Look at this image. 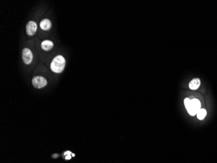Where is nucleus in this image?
Instances as JSON below:
<instances>
[{
    "instance_id": "1",
    "label": "nucleus",
    "mask_w": 217,
    "mask_h": 163,
    "mask_svg": "<svg viewBox=\"0 0 217 163\" xmlns=\"http://www.w3.org/2000/svg\"><path fill=\"white\" fill-rule=\"evenodd\" d=\"M66 61L65 59L64 58V57L59 55V56H56L52 61L50 67H51V70L54 73H61L63 72L65 67Z\"/></svg>"
},
{
    "instance_id": "2",
    "label": "nucleus",
    "mask_w": 217,
    "mask_h": 163,
    "mask_svg": "<svg viewBox=\"0 0 217 163\" xmlns=\"http://www.w3.org/2000/svg\"><path fill=\"white\" fill-rule=\"evenodd\" d=\"M200 109L201 103L199 101V100L197 99V98L192 99L191 105L187 108L189 114L191 115V116H195Z\"/></svg>"
},
{
    "instance_id": "3",
    "label": "nucleus",
    "mask_w": 217,
    "mask_h": 163,
    "mask_svg": "<svg viewBox=\"0 0 217 163\" xmlns=\"http://www.w3.org/2000/svg\"><path fill=\"white\" fill-rule=\"evenodd\" d=\"M32 83L35 88H44L47 84V80L42 77H35L32 80Z\"/></svg>"
},
{
    "instance_id": "4",
    "label": "nucleus",
    "mask_w": 217,
    "mask_h": 163,
    "mask_svg": "<svg viewBox=\"0 0 217 163\" xmlns=\"http://www.w3.org/2000/svg\"><path fill=\"white\" fill-rule=\"evenodd\" d=\"M23 61L27 65H29L33 60V54L31 51L28 49H24L22 51Z\"/></svg>"
},
{
    "instance_id": "5",
    "label": "nucleus",
    "mask_w": 217,
    "mask_h": 163,
    "mask_svg": "<svg viewBox=\"0 0 217 163\" xmlns=\"http://www.w3.org/2000/svg\"><path fill=\"white\" fill-rule=\"evenodd\" d=\"M37 26L36 24L33 21H30L27 23L26 26V31L29 35H33L36 33Z\"/></svg>"
},
{
    "instance_id": "6",
    "label": "nucleus",
    "mask_w": 217,
    "mask_h": 163,
    "mask_svg": "<svg viewBox=\"0 0 217 163\" xmlns=\"http://www.w3.org/2000/svg\"><path fill=\"white\" fill-rule=\"evenodd\" d=\"M40 28L43 30H49L51 27V21L48 19H44L40 23Z\"/></svg>"
},
{
    "instance_id": "7",
    "label": "nucleus",
    "mask_w": 217,
    "mask_h": 163,
    "mask_svg": "<svg viewBox=\"0 0 217 163\" xmlns=\"http://www.w3.org/2000/svg\"><path fill=\"white\" fill-rule=\"evenodd\" d=\"M42 49L44 50H51L53 47V43L51 41L46 40L44 41L41 44Z\"/></svg>"
},
{
    "instance_id": "8",
    "label": "nucleus",
    "mask_w": 217,
    "mask_h": 163,
    "mask_svg": "<svg viewBox=\"0 0 217 163\" xmlns=\"http://www.w3.org/2000/svg\"><path fill=\"white\" fill-rule=\"evenodd\" d=\"M200 86V80L199 79L192 80L189 83V88L191 89H197Z\"/></svg>"
},
{
    "instance_id": "9",
    "label": "nucleus",
    "mask_w": 217,
    "mask_h": 163,
    "mask_svg": "<svg viewBox=\"0 0 217 163\" xmlns=\"http://www.w3.org/2000/svg\"><path fill=\"white\" fill-rule=\"evenodd\" d=\"M196 115H197V118L198 119H200V120H202V119H204L205 118V117L206 116L207 112L205 109L201 108L199 111L197 112Z\"/></svg>"
},
{
    "instance_id": "10",
    "label": "nucleus",
    "mask_w": 217,
    "mask_h": 163,
    "mask_svg": "<svg viewBox=\"0 0 217 163\" xmlns=\"http://www.w3.org/2000/svg\"><path fill=\"white\" fill-rule=\"evenodd\" d=\"M191 100H190V98H186L185 99L184 103H185V105L186 108H188L189 106H190V105H191Z\"/></svg>"
},
{
    "instance_id": "11",
    "label": "nucleus",
    "mask_w": 217,
    "mask_h": 163,
    "mask_svg": "<svg viewBox=\"0 0 217 163\" xmlns=\"http://www.w3.org/2000/svg\"><path fill=\"white\" fill-rule=\"evenodd\" d=\"M70 159H72L71 155H68V156H67V157H65V159L66 160H70Z\"/></svg>"
},
{
    "instance_id": "12",
    "label": "nucleus",
    "mask_w": 217,
    "mask_h": 163,
    "mask_svg": "<svg viewBox=\"0 0 217 163\" xmlns=\"http://www.w3.org/2000/svg\"><path fill=\"white\" fill-rule=\"evenodd\" d=\"M71 153H72L70 152V151H67V152H66V153H65V155H67H67H71Z\"/></svg>"
}]
</instances>
